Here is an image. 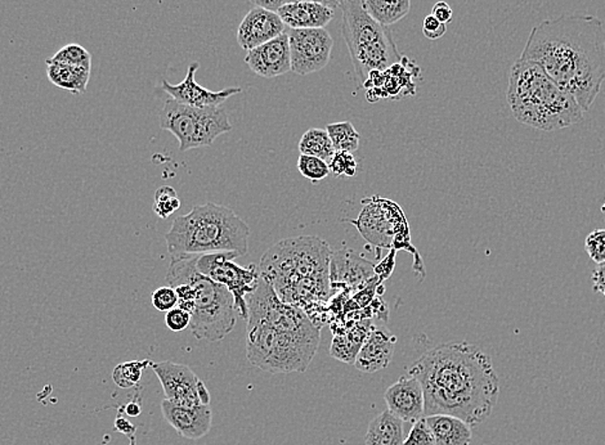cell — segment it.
<instances>
[{"label": "cell", "instance_id": "cell-19", "mask_svg": "<svg viewBox=\"0 0 605 445\" xmlns=\"http://www.w3.org/2000/svg\"><path fill=\"white\" fill-rule=\"evenodd\" d=\"M249 69L265 79L285 75L291 71L290 44L287 33L249 50L245 57Z\"/></svg>", "mask_w": 605, "mask_h": 445}, {"label": "cell", "instance_id": "cell-27", "mask_svg": "<svg viewBox=\"0 0 605 445\" xmlns=\"http://www.w3.org/2000/svg\"><path fill=\"white\" fill-rule=\"evenodd\" d=\"M362 8L384 27L397 24L411 11V0H360Z\"/></svg>", "mask_w": 605, "mask_h": 445}, {"label": "cell", "instance_id": "cell-29", "mask_svg": "<svg viewBox=\"0 0 605 445\" xmlns=\"http://www.w3.org/2000/svg\"><path fill=\"white\" fill-rule=\"evenodd\" d=\"M326 132L329 133L335 152L353 153L360 147V134L350 121L329 124L326 127Z\"/></svg>", "mask_w": 605, "mask_h": 445}, {"label": "cell", "instance_id": "cell-31", "mask_svg": "<svg viewBox=\"0 0 605 445\" xmlns=\"http://www.w3.org/2000/svg\"><path fill=\"white\" fill-rule=\"evenodd\" d=\"M50 58L52 61L61 62V64L72 65V66L92 69V55L88 52L86 48L75 44V42L65 45L55 56L50 57Z\"/></svg>", "mask_w": 605, "mask_h": 445}, {"label": "cell", "instance_id": "cell-33", "mask_svg": "<svg viewBox=\"0 0 605 445\" xmlns=\"http://www.w3.org/2000/svg\"><path fill=\"white\" fill-rule=\"evenodd\" d=\"M298 170L302 177L307 178L312 183H318V181L324 180L332 173L326 161L308 155L299 156Z\"/></svg>", "mask_w": 605, "mask_h": 445}, {"label": "cell", "instance_id": "cell-26", "mask_svg": "<svg viewBox=\"0 0 605 445\" xmlns=\"http://www.w3.org/2000/svg\"><path fill=\"white\" fill-rule=\"evenodd\" d=\"M404 422L388 410L372 419L364 436V445H402Z\"/></svg>", "mask_w": 605, "mask_h": 445}, {"label": "cell", "instance_id": "cell-7", "mask_svg": "<svg viewBox=\"0 0 605 445\" xmlns=\"http://www.w3.org/2000/svg\"><path fill=\"white\" fill-rule=\"evenodd\" d=\"M166 282L191 285L192 297L183 311L191 314L189 328L196 339L216 342L225 339L236 326L234 295L226 286L200 273L196 257H172Z\"/></svg>", "mask_w": 605, "mask_h": 445}, {"label": "cell", "instance_id": "cell-23", "mask_svg": "<svg viewBox=\"0 0 605 445\" xmlns=\"http://www.w3.org/2000/svg\"><path fill=\"white\" fill-rule=\"evenodd\" d=\"M374 327L371 320L361 319L355 320L353 326L333 328V337L330 348L333 358L347 364H355L358 351Z\"/></svg>", "mask_w": 605, "mask_h": 445}, {"label": "cell", "instance_id": "cell-46", "mask_svg": "<svg viewBox=\"0 0 605 445\" xmlns=\"http://www.w3.org/2000/svg\"><path fill=\"white\" fill-rule=\"evenodd\" d=\"M307 2L319 3V4H324L326 7L332 8V10H335V8L341 7L347 0H307Z\"/></svg>", "mask_w": 605, "mask_h": 445}, {"label": "cell", "instance_id": "cell-3", "mask_svg": "<svg viewBox=\"0 0 605 445\" xmlns=\"http://www.w3.org/2000/svg\"><path fill=\"white\" fill-rule=\"evenodd\" d=\"M246 303L248 361L274 375L305 372L318 353L321 326L302 309L282 302L262 274Z\"/></svg>", "mask_w": 605, "mask_h": 445}, {"label": "cell", "instance_id": "cell-25", "mask_svg": "<svg viewBox=\"0 0 605 445\" xmlns=\"http://www.w3.org/2000/svg\"><path fill=\"white\" fill-rule=\"evenodd\" d=\"M45 64H47L48 81L59 89L67 90L73 95L87 92L92 69L61 64L50 58L45 59Z\"/></svg>", "mask_w": 605, "mask_h": 445}, {"label": "cell", "instance_id": "cell-1", "mask_svg": "<svg viewBox=\"0 0 605 445\" xmlns=\"http://www.w3.org/2000/svg\"><path fill=\"white\" fill-rule=\"evenodd\" d=\"M407 375L424 391L425 418L449 415L471 427L490 418L500 395V380L490 356L469 342H448L424 353Z\"/></svg>", "mask_w": 605, "mask_h": 445}, {"label": "cell", "instance_id": "cell-11", "mask_svg": "<svg viewBox=\"0 0 605 445\" xmlns=\"http://www.w3.org/2000/svg\"><path fill=\"white\" fill-rule=\"evenodd\" d=\"M367 206L362 210L357 222L353 220V224L360 229L362 236L372 245L381 246V248H390L393 243L394 249H404L406 245V236H398L400 234H409L407 222L404 219L402 210L398 208L394 203L383 198H372L367 201Z\"/></svg>", "mask_w": 605, "mask_h": 445}, {"label": "cell", "instance_id": "cell-6", "mask_svg": "<svg viewBox=\"0 0 605 445\" xmlns=\"http://www.w3.org/2000/svg\"><path fill=\"white\" fill-rule=\"evenodd\" d=\"M249 236L250 228L234 210L208 203L175 218L165 241L172 257L211 252H237L242 257L248 252Z\"/></svg>", "mask_w": 605, "mask_h": 445}, {"label": "cell", "instance_id": "cell-43", "mask_svg": "<svg viewBox=\"0 0 605 445\" xmlns=\"http://www.w3.org/2000/svg\"><path fill=\"white\" fill-rule=\"evenodd\" d=\"M115 427L119 433H124V435L128 436L129 439L134 438L135 427L129 419L121 418V416L119 415L115 421Z\"/></svg>", "mask_w": 605, "mask_h": 445}, {"label": "cell", "instance_id": "cell-20", "mask_svg": "<svg viewBox=\"0 0 605 445\" xmlns=\"http://www.w3.org/2000/svg\"><path fill=\"white\" fill-rule=\"evenodd\" d=\"M285 33V24L277 12L256 7L249 11L237 30V42L244 50H251Z\"/></svg>", "mask_w": 605, "mask_h": 445}, {"label": "cell", "instance_id": "cell-47", "mask_svg": "<svg viewBox=\"0 0 605 445\" xmlns=\"http://www.w3.org/2000/svg\"><path fill=\"white\" fill-rule=\"evenodd\" d=\"M601 211H603L605 214V201H604L603 206H601Z\"/></svg>", "mask_w": 605, "mask_h": 445}, {"label": "cell", "instance_id": "cell-37", "mask_svg": "<svg viewBox=\"0 0 605 445\" xmlns=\"http://www.w3.org/2000/svg\"><path fill=\"white\" fill-rule=\"evenodd\" d=\"M152 305L159 311H169L178 305V295L171 286H164L152 293Z\"/></svg>", "mask_w": 605, "mask_h": 445}, {"label": "cell", "instance_id": "cell-32", "mask_svg": "<svg viewBox=\"0 0 605 445\" xmlns=\"http://www.w3.org/2000/svg\"><path fill=\"white\" fill-rule=\"evenodd\" d=\"M180 208V200L173 187L163 186L155 192L154 210L155 214L161 219H166Z\"/></svg>", "mask_w": 605, "mask_h": 445}, {"label": "cell", "instance_id": "cell-35", "mask_svg": "<svg viewBox=\"0 0 605 445\" xmlns=\"http://www.w3.org/2000/svg\"><path fill=\"white\" fill-rule=\"evenodd\" d=\"M585 250L596 265L605 262V229H595L585 241Z\"/></svg>", "mask_w": 605, "mask_h": 445}, {"label": "cell", "instance_id": "cell-36", "mask_svg": "<svg viewBox=\"0 0 605 445\" xmlns=\"http://www.w3.org/2000/svg\"><path fill=\"white\" fill-rule=\"evenodd\" d=\"M402 445H435L434 436L426 424L425 418L412 424L411 430L404 438Z\"/></svg>", "mask_w": 605, "mask_h": 445}, {"label": "cell", "instance_id": "cell-21", "mask_svg": "<svg viewBox=\"0 0 605 445\" xmlns=\"http://www.w3.org/2000/svg\"><path fill=\"white\" fill-rule=\"evenodd\" d=\"M395 344L397 337L394 334L390 333L388 328L375 326L364 340L353 365L364 373L384 370L392 362Z\"/></svg>", "mask_w": 605, "mask_h": 445}, {"label": "cell", "instance_id": "cell-16", "mask_svg": "<svg viewBox=\"0 0 605 445\" xmlns=\"http://www.w3.org/2000/svg\"><path fill=\"white\" fill-rule=\"evenodd\" d=\"M199 67V62L189 65L188 75L182 83L173 85L163 81L161 87L164 92L174 101L192 107H219L232 96L240 95L242 92L240 87L226 88L219 92L206 89L196 83V73Z\"/></svg>", "mask_w": 605, "mask_h": 445}, {"label": "cell", "instance_id": "cell-40", "mask_svg": "<svg viewBox=\"0 0 605 445\" xmlns=\"http://www.w3.org/2000/svg\"><path fill=\"white\" fill-rule=\"evenodd\" d=\"M394 255L395 250L392 249L388 257L380 265H375V274L378 277L379 282H383L392 274L393 269H394Z\"/></svg>", "mask_w": 605, "mask_h": 445}, {"label": "cell", "instance_id": "cell-2", "mask_svg": "<svg viewBox=\"0 0 605 445\" xmlns=\"http://www.w3.org/2000/svg\"><path fill=\"white\" fill-rule=\"evenodd\" d=\"M520 57L541 66L589 111L605 81L603 21L591 14L545 19L532 28Z\"/></svg>", "mask_w": 605, "mask_h": 445}, {"label": "cell", "instance_id": "cell-17", "mask_svg": "<svg viewBox=\"0 0 605 445\" xmlns=\"http://www.w3.org/2000/svg\"><path fill=\"white\" fill-rule=\"evenodd\" d=\"M384 401L388 405L389 412L403 422L415 424L418 419L425 418L423 387L415 377L401 376L400 380L390 385L386 391Z\"/></svg>", "mask_w": 605, "mask_h": 445}, {"label": "cell", "instance_id": "cell-9", "mask_svg": "<svg viewBox=\"0 0 605 445\" xmlns=\"http://www.w3.org/2000/svg\"><path fill=\"white\" fill-rule=\"evenodd\" d=\"M161 129L180 142V151L211 146L219 135L230 133L227 112L219 107H192L168 99L160 111Z\"/></svg>", "mask_w": 605, "mask_h": 445}, {"label": "cell", "instance_id": "cell-42", "mask_svg": "<svg viewBox=\"0 0 605 445\" xmlns=\"http://www.w3.org/2000/svg\"><path fill=\"white\" fill-rule=\"evenodd\" d=\"M593 288L595 293L603 295L605 297V262L596 265L593 271Z\"/></svg>", "mask_w": 605, "mask_h": 445}, {"label": "cell", "instance_id": "cell-10", "mask_svg": "<svg viewBox=\"0 0 605 445\" xmlns=\"http://www.w3.org/2000/svg\"><path fill=\"white\" fill-rule=\"evenodd\" d=\"M240 255L237 252H211L197 255L196 268L200 273L214 282L226 286L234 295V309L242 319L248 320L249 309L246 297L249 296L260 279L256 265L241 266L234 262Z\"/></svg>", "mask_w": 605, "mask_h": 445}, {"label": "cell", "instance_id": "cell-38", "mask_svg": "<svg viewBox=\"0 0 605 445\" xmlns=\"http://www.w3.org/2000/svg\"><path fill=\"white\" fill-rule=\"evenodd\" d=\"M191 314L183 311L180 306H175L172 311H166L165 325L173 333H180L189 327Z\"/></svg>", "mask_w": 605, "mask_h": 445}, {"label": "cell", "instance_id": "cell-8", "mask_svg": "<svg viewBox=\"0 0 605 445\" xmlns=\"http://www.w3.org/2000/svg\"><path fill=\"white\" fill-rule=\"evenodd\" d=\"M341 8L344 41L362 84L372 71L386 70L402 61L392 31L375 21L362 8L360 0H347Z\"/></svg>", "mask_w": 605, "mask_h": 445}, {"label": "cell", "instance_id": "cell-30", "mask_svg": "<svg viewBox=\"0 0 605 445\" xmlns=\"http://www.w3.org/2000/svg\"><path fill=\"white\" fill-rule=\"evenodd\" d=\"M151 363L149 359L121 363V364L116 365L114 372H112V380L121 389L134 387L140 382L143 371L151 365Z\"/></svg>", "mask_w": 605, "mask_h": 445}, {"label": "cell", "instance_id": "cell-15", "mask_svg": "<svg viewBox=\"0 0 605 445\" xmlns=\"http://www.w3.org/2000/svg\"><path fill=\"white\" fill-rule=\"evenodd\" d=\"M374 280H379L375 274L374 263L362 257L360 252L347 248L332 251L330 282L333 290L339 288L348 294L357 293Z\"/></svg>", "mask_w": 605, "mask_h": 445}, {"label": "cell", "instance_id": "cell-39", "mask_svg": "<svg viewBox=\"0 0 605 445\" xmlns=\"http://www.w3.org/2000/svg\"><path fill=\"white\" fill-rule=\"evenodd\" d=\"M447 33V25L438 21L433 14L424 19L423 34L429 41H438Z\"/></svg>", "mask_w": 605, "mask_h": 445}, {"label": "cell", "instance_id": "cell-18", "mask_svg": "<svg viewBox=\"0 0 605 445\" xmlns=\"http://www.w3.org/2000/svg\"><path fill=\"white\" fill-rule=\"evenodd\" d=\"M161 413L178 435L191 439V441H197L208 435L213 424V412H211V405L185 407V405L174 404L164 399L161 402Z\"/></svg>", "mask_w": 605, "mask_h": 445}, {"label": "cell", "instance_id": "cell-4", "mask_svg": "<svg viewBox=\"0 0 605 445\" xmlns=\"http://www.w3.org/2000/svg\"><path fill=\"white\" fill-rule=\"evenodd\" d=\"M330 257L329 243L318 236L287 238L265 251L259 272L282 302L302 309L322 327L333 296Z\"/></svg>", "mask_w": 605, "mask_h": 445}, {"label": "cell", "instance_id": "cell-12", "mask_svg": "<svg viewBox=\"0 0 605 445\" xmlns=\"http://www.w3.org/2000/svg\"><path fill=\"white\" fill-rule=\"evenodd\" d=\"M291 71L301 76L324 70L332 59L333 39L326 28H290Z\"/></svg>", "mask_w": 605, "mask_h": 445}, {"label": "cell", "instance_id": "cell-5", "mask_svg": "<svg viewBox=\"0 0 605 445\" xmlns=\"http://www.w3.org/2000/svg\"><path fill=\"white\" fill-rule=\"evenodd\" d=\"M506 97L519 123L544 132L565 129L584 118L570 93L554 83L541 66L522 57L511 66Z\"/></svg>", "mask_w": 605, "mask_h": 445}, {"label": "cell", "instance_id": "cell-45", "mask_svg": "<svg viewBox=\"0 0 605 445\" xmlns=\"http://www.w3.org/2000/svg\"><path fill=\"white\" fill-rule=\"evenodd\" d=\"M126 415L128 418H135L142 413V404H141V394H138L137 398L132 399L128 404L124 407Z\"/></svg>", "mask_w": 605, "mask_h": 445}, {"label": "cell", "instance_id": "cell-13", "mask_svg": "<svg viewBox=\"0 0 605 445\" xmlns=\"http://www.w3.org/2000/svg\"><path fill=\"white\" fill-rule=\"evenodd\" d=\"M159 377L166 401L185 407L211 404V393L196 373L186 364L171 361L151 363Z\"/></svg>", "mask_w": 605, "mask_h": 445}, {"label": "cell", "instance_id": "cell-44", "mask_svg": "<svg viewBox=\"0 0 605 445\" xmlns=\"http://www.w3.org/2000/svg\"><path fill=\"white\" fill-rule=\"evenodd\" d=\"M250 2L257 7L265 8V10H271L273 12H277L282 5L291 3L290 0H250Z\"/></svg>", "mask_w": 605, "mask_h": 445}, {"label": "cell", "instance_id": "cell-41", "mask_svg": "<svg viewBox=\"0 0 605 445\" xmlns=\"http://www.w3.org/2000/svg\"><path fill=\"white\" fill-rule=\"evenodd\" d=\"M438 21L442 22V24H449L452 21V16H454V11L449 7L448 3L438 2L435 3L434 7H433L432 13Z\"/></svg>", "mask_w": 605, "mask_h": 445}, {"label": "cell", "instance_id": "cell-14", "mask_svg": "<svg viewBox=\"0 0 605 445\" xmlns=\"http://www.w3.org/2000/svg\"><path fill=\"white\" fill-rule=\"evenodd\" d=\"M420 75V67L415 62L403 57L402 61L392 65L388 69L372 71L367 76L364 87L367 89L370 102L379 99H401L417 93L415 79Z\"/></svg>", "mask_w": 605, "mask_h": 445}, {"label": "cell", "instance_id": "cell-28", "mask_svg": "<svg viewBox=\"0 0 605 445\" xmlns=\"http://www.w3.org/2000/svg\"><path fill=\"white\" fill-rule=\"evenodd\" d=\"M299 151L301 155L313 156L326 161L327 164H330L333 156L335 155L333 142L326 129L307 130L299 142Z\"/></svg>", "mask_w": 605, "mask_h": 445}, {"label": "cell", "instance_id": "cell-22", "mask_svg": "<svg viewBox=\"0 0 605 445\" xmlns=\"http://www.w3.org/2000/svg\"><path fill=\"white\" fill-rule=\"evenodd\" d=\"M285 27L290 28H325L333 19V10L307 0H296L277 11Z\"/></svg>", "mask_w": 605, "mask_h": 445}, {"label": "cell", "instance_id": "cell-24", "mask_svg": "<svg viewBox=\"0 0 605 445\" xmlns=\"http://www.w3.org/2000/svg\"><path fill=\"white\" fill-rule=\"evenodd\" d=\"M426 424L434 436L435 445H471V426L449 415L426 416Z\"/></svg>", "mask_w": 605, "mask_h": 445}, {"label": "cell", "instance_id": "cell-34", "mask_svg": "<svg viewBox=\"0 0 605 445\" xmlns=\"http://www.w3.org/2000/svg\"><path fill=\"white\" fill-rule=\"evenodd\" d=\"M330 170L335 175H344V177H356L357 174V160L353 153L338 151L333 156L329 164Z\"/></svg>", "mask_w": 605, "mask_h": 445}]
</instances>
